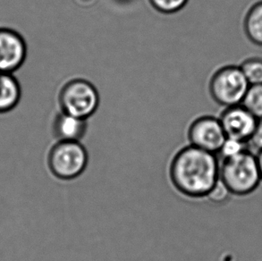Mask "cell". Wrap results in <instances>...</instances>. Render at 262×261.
Returning a JSON list of instances; mask_svg holds the SVG:
<instances>
[{
    "label": "cell",
    "mask_w": 262,
    "mask_h": 261,
    "mask_svg": "<svg viewBox=\"0 0 262 261\" xmlns=\"http://www.w3.org/2000/svg\"><path fill=\"white\" fill-rule=\"evenodd\" d=\"M244 30L251 42L262 47V0L253 4L246 12Z\"/></svg>",
    "instance_id": "8fae6325"
},
{
    "label": "cell",
    "mask_w": 262,
    "mask_h": 261,
    "mask_svg": "<svg viewBox=\"0 0 262 261\" xmlns=\"http://www.w3.org/2000/svg\"><path fill=\"white\" fill-rule=\"evenodd\" d=\"M21 98V85L14 74H0V115L14 110Z\"/></svg>",
    "instance_id": "30bf717a"
},
{
    "label": "cell",
    "mask_w": 262,
    "mask_h": 261,
    "mask_svg": "<svg viewBox=\"0 0 262 261\" xmlns=\"http://www.w3.org/2000/svg\"><path fill=\"white\" fill-rule=\"evenodd\" d=\"M89 156L80 141H57L48 156V166L57 179L74 180L88 166Z\"/></svg>",
    "instance_id": "3957f363"
},
{
    "label": "cell",
    "mask_w": 262,
    "mask_h": 261,
    "mask_svg": "<svg viewBox=\"0 0 262 261\" xmlns=\"http://www.w3.org/2000/svg\"><path fill=\"white\" fill-rule=\"evenodd\" d=\"M27 57L24 37L14 29L0 27V74H14Z\"/></svg>",
    "instance_id": "52a82bcc"
},
{
    "label": "cell",
    "mask_w": 262,
    "mask_h": 261,
    "mask_svg": "<svg viewBox=\"0 0 262 261\" xmlns=\"http://www.w3.org/2000/svg\"><path fill=\"white\" fill-rule=\"evenodd\" d=\"M242 105L258 120H262V84L250 85Z\"/></svg>",
    "instance_id": "7c38bea8"
},
{
    "label": "cell",
    "mask_w": 262,
    "mask_h": 261,
    "mask_svg": "<svg viewBox=\"0 0 262 261\" xmlns=\"http://www.w3.org/2000/svg\"><path fill=\"white\" fill-rule=\"evenodd\" d=\"M247 148V146L244 142L236 141L234 139L227 138V140L224 142L222 148L220 149L219 155L221 156V159L232 157V156L236 155L240 152L244 151Z\"/></svg>",
    "instance_id": "9a60e30c"
},
{
    "label": "cell",
    "mask_w": 262,
    "mask_h": 261,
    "mask_svg": "<svg viewBox=\"0 0 262 261\" xmlns=\"http://www.w3.org/2000/svg\"><path fill=\"white\" fill-rule=\"evenodd\" d=\"M256 158H257V162H258V166H259V173H260L262 181V150L256 153Z\"/></svg>",
    "instance_id": "ac0fdd59"
},
{
    "label": "cell",
    "mask_w": 262,
    "mask_h": 261,
    "mask_svg": "<svg viewBox=\"0 0 262 261\" xmlns=\"http://www.w3.org/2000/svg\"><path fill=\"white\" fill-rule=\"evenodd\" d=\"M220 181L232 195L252 193L262 182L255 153L246 148L236 155L220 159Z\"/></svg>",
    "instance_id": "7a4b0ae2"
},
{
    "label": "cell",
    "mask_w": 262,
    "mask_h": 261,
    "mask_svg": "<svg viewBox=\"0 0 262 261\" xmlns=\"http://www.w3.org/2000/svg\"><path fill=\"white\" fill-rule=\"evenodd\" d=\"M227 138L247 144L259 120L243 105L226 107L220 117Z\"/></svg>",
    "instance_id": "ba28073f"
},
{
    "label": "cell",
    "mask_w": 262,
    "mask_h": 261,
    "mask_svg": "<svg viewBox=\"0 0 262 261\" xmlns=\"http://www.w3.org/2000/svg\"><path fill=\"white\" fill-rule=\"evenodd\" d=\"M249 84H262V58L250 57L245 59L240 66Z\"/></svg>",
    "instance_id": "4fadbf2b"
},
{
    "label": "cell",
    "mask_w": 262,
    "mask_h": 261,
    "mask_svg": "<svg viewBox=\"0 0 262 261\" xmlns=\"http://www.w3.org/2000/svg\"><path fill=\"white\" fill-rule=\"evenodd\" d=\"M230 195L232 194L229 190L227 189V186L220 180L217 182V184L213 187L207 198L213 203L220 204V203L227 201Z\"/></svg>",
    "instance_id": "2e32d148"
},
{
    "label": "cell",
    "mask_w": 262,
    "mask_h": 261,
    "mask_svg": "<svg viewBox=\"0 0 262 261\" xmlns=\"http://www.w3.org/2000/svg\"><path fill=\"white\" fill-rule=\"evenodd\" d=\"M59 103L62 112L87 120L99 107V92L90 81L75 79L61 90Z\"/></svg>",
    "instance_id": "5b68a950"
},
{
    "label": "cell",
    "mask_w": 262,
    "mask_h": 261,
    "mask_svg": "<svg viewBox=\"0 0 262 261\" xmlns=\"http://www.w3.org/2000/svg\"><path fill=\"white\" fill-rule=\"evenodd\" d=\"M87 132V120L61 112L54 121L53 133L57 141H80Z\"/></svg>",
    "instance_id": "9c48e42d"
},
{
    "label": "cell",
    "mask_w": 262,
    "mask_h": 261,
    "mask_svg": "<svg viewBox=\"0 0 262 261\" xmlns=\"http://www.w3.org/2000/svg\"><path fill=\"white\" fill-rule=\"evenodd\" d=\"M190 143L196 148L219 155L227 135L220 118L205 116L196 119L188 130Z\"/></svg>",
    "instance_id": "8992f818"
},
{
    "label": "cell",
    "mask_w": 262,
    "mask_h": 261,
    "mask_svg": "<svg viewBox=\"0 0 262 261\" xmlns=\"http://www.w3.org/2000/svg\"><path fill=\"white\" fill-rule=\"evenodd\" d=\"M172 184L189 198H207L220 180V159L216 154L192 145L177 152L169 168Z\"/></svg>",
    "instance_id": "6da1fadb"
},
{
    "label": "cell",
    "mask_w": 262,
    "mask_h": 261,
    "mask_svg": "<svg viewBox=\"0 0 262 261\" xmlns=\"http://www.w3.org/2000/svg\"><path fill=\"white\" fill-rule=\"evenodd\" d=\"M250 84L239 66L229 64L216 71L209 81V93L220 106L241 105Z\"/></svg>",
    "instance_id": "277c9868"
},
{
    "label": "cell",
    "mask_w": 262,
    "mask_h": 261,
    "mask_svg": "<svg viewBox=\"0 0 262 261\" xmlns=\"http://www.w3.org/2000/svg\"><path fill=\"white\" fill-rule=\"evenodd\" d=\"M157 11L163 14H174L183 9L188 0H149Z\"/></svg>",
    "instance_id": "5bb4252c"
},
{
    "label": "cell",
    "mask_w": 262,
    "mask_h": 261,
    "mask_svg": "<svg viewBox=\"0 0 262 261\" xmlns=\"http://www.w3.org/2000/svg\"><path fill=\"white\" fill-rule=\"evenodd\" d=\"M247 148L253 153H258L262 150V120H259L254 132L247 142Z\"/></svg>",
    "instance_id": "e0dca14e"
}]
</instances>
